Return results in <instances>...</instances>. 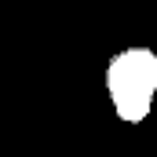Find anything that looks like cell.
Returning <instances> with one entry per match:
<instances>
[{
    "instance_id": "1",
    "label": "cell",
    "mask_w": 157,
    "mask_h": 157,
    "mask_svg": "<svg viewBox=\"0 0 157 157\" xmlns=\"http://www.w3.org/2000/svg\"><path fill=\"white\" fill-rule=\"evenodd\" d=\"M157 84V62L154 55L146 51H128L124 59H117V66L110 70V91H113V102L128 121H139L150 106V95H154Z\"/></svg>"
}]
</instances>
